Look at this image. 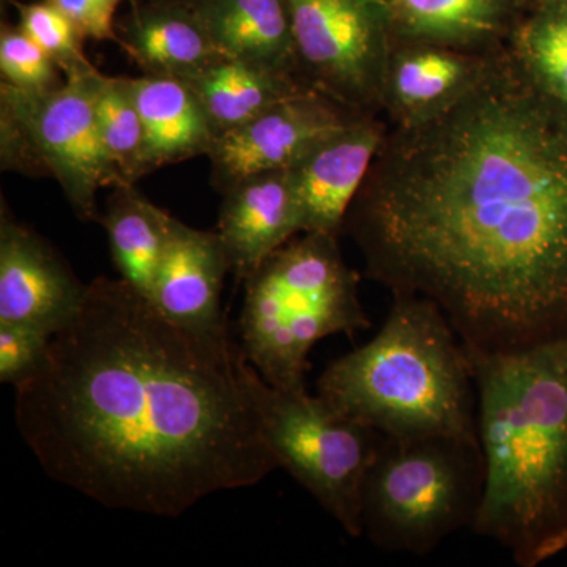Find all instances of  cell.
I'll use <instances>...</instances> for the list:
<instances>
[{
	"mask_svg": "<svg viewBox=\"0 0 567 567\" xmlns=\"http://www.w3.org/2000/svg\"><path fill=\"white\" fill-rule=\"evenodd\" d=\"M368 275L472 352L567 334V110L513 54L383 137L347 213Z\"/></svg>",
	"mask_w": 567,
	"mask_h": 567,
	"instance_id": "cell-1",
	"label": "cell"
},
{
	"mask_svg": "<svg viewBox=\"0 0 567 567\" xmlns=\"http://www.w3.org/2000/svg\"><path fill=\"white\" fill-rule=\"evenodd\" d=\"M246 361L227 331L186 330L123 279L99 278L14 386L18 429L48 476L100 505L182 516L279 468Z\"/></svg>",
	"mask_w": 567,
	"mask_h": 567,
	"instance_id": "cell-2",
	"label": "cell"
},
{
	"mask_svg": "<svg viewBox=\"0 0 567 567\" xmlns=\"http://www.w3.org/2000/svg\"><path fill=\"white\" fill-rule=\"evenodd\" d=\"M468 353L484 461L472 529L535 567L567 547V334Z\"/></svg>",
	"mask_w": 567,
	"mask_h": 567,
	"instance_id": "cell-3",
	"label": "cell"
},
{
	"mask_svg": "<svg viewBox=\"0 0 567 567\" xmlns=\"http://www.w3.org/2000/svg\"><path fill=\"white\" fill-rule=\"evenodd\" d=\"M317 393L342 416L395 442L480 445L472 357L427 298L394 295L379 333L328 365Z\"/></svg>",
	"mask_w": 567,
	"mask_h": 567,
	"instance_id": "cell-4",
	"label": "cell"
},
{
	"mask_svg": "<svg viewBox=\"0 0 567 567\" xmlns=\"http://www.w3.org/2000/svg\"><path fill=\"white\" fill-rule=\"evenodd\" d=\"M338 235L305 234L271 254L245 281L241 350L268 385L306 390L312 347L371 327Z\"/></svg>",
	"mask_w": 567,
	"mask_h": 567,
	"instance_id": "cell-5",
	"label": "cell"
},
{
	"mask_svg": "<svg viewBox=\"0 0 567 567\" xmlns=\"http://www.w3.org/2000/svg\"><path fill=\"white\" fill-rule=\"evenodd\" d=\"M483 491L480 445L386 439L365 477L364 535L382 550L424 557L472 527Z\"/></svg>",
	"mask_w": 567,
	"mask_h": 567,
	"instance_id": "cell-6",
	"label": "cell"
},
{
	"mask_svg": "<svg viewBox=\"0 0 567 567\" xmlns=\"http://www.w3.org/2000/svg\"><path fill=\"white\" fill-rule=\"evenodd\" d=\"M93 69L35 92L0 81V162L3 171L55 178L82 221L100 219V189L125 186L104 151L95 114L102 80Z\"/></svg>",
	"mask_w": 567,
	"mask_h": 567,
	"instance_id": "cell-7",
	"label": "cell"
},
{
	"mask_svg": "<svg viewBox=\"0 0 567 567\" xmlns=\"http://www.w3.org/2000/svg\"><path fill=\"white\" fill-rule=\"evenodd\" d=\"M245 379L279 466L352 537L364 535L363 492L385 436L331 409L308 390L268 385L246 361Z\"/></svg>",
	"mask_w": 567,
	"mask_h": 567,
	"instance_id": "cell-8",
	"label": "cell"
},
{
	"mask_svg": "<svg viewBox=\"0 0 567 567\" xmlns=\"http://www.w3.org/2000/svg\"><path fill=\"white\" fill-rule=\"evenodd\" d=\"M298 80L344 107L385 91L388 40L382 0H286Z\"/></svg>",
	"mask_w": 567,
	"mask_h": 567,
	"instance_id": "cell-9",
	"label": "cell"
},
{
	"mask_svg": "<svg viewBox=\"0 0 567 567\" xmlns=\"http://www.w3.org/2000/svg\"><path fill=\"white\" fill-rule=\"evenodd\" d=\"M353 121L346 107L320 93L306 91L218 134L208 159L219 192L251 175L289 169L301 156Z\"/></svg>",
	"mask_w": 567,
	"mask_h": 567,
	"instance_id": "cell-10",
	"label": "cell"
},
{
	"mask_svg": "<svg viewBox=\"0 0 567 567\" xmlns=\"http://www.w3.org/2000/svg\"><path fill=\"white\" fill-rule=\"evenodd\" d=\"M87 286L41 235L2 205L0 323H24L55 334L80 311Z\"/></svg>",
	"mask_w": 567,
	"mask_h": 567,
	"instance_id": "cell-11",
	"label": "cell"
},
{
	"mask_svg": "<svg viewBox=\"0 0 567 567\" xmlns=\"http://www.w3.org/2000/svg\"><path fill=\"white\" fill-rule=\"evenodd\" d=\"M383 133L353 118L289 167L303 234L338 235L371 171Z\"/></svg>",
	"mask_w": 567,
	"mask_h": 567,
	"instance_id": "cell-12",
	"label": "cell"
},
{
	"mask_svg": "<svg viewBox=\"0 0 567 567\" xmlns=\"http://www.w3.org/2000/svg\"><path fill=\"white\" fill-rule=\"evenodd\" d=\"M218 234L230 271L241 281L256 274L301 229L289 169L251 175L224 189Z\"/></svg>",
	"mask_w": 567,
	"mask_h": 567,
	"instance_id": "cell-13",
	"label": "cell"
},
{
	"mask_svg": "<svg viewBox=\"0 0 567 567\" xmlns=\"http://www.w3.org/2000/svg\"><path fill=\"white\" fill-rule=\"evenodd\" d=\"M229 271V260L216 230L194 229L175 219L148 300L186 330L224 333L227 322L221 311V292L224 276Z\"/></svg>",
	"mask_w": 567,
	"mask_h": 567,
	"instance_id": "cell-14",
	"label": "cell"
},
{
	"mask_svg": "<svg viewBox=\"0 0 567 567\" xmlns=\"http://www.w3.org/2000/svg\"><path fill=\"white\" fill-rule=\"evenodd\" d=\"M121 47L144 74L182 80L223 55L196 10L169 0H133Z\"/></svg>",
	"mask_w": 567,
	"mask_h": 567,
	"instance_id": "cell-15",
	"label": "cell"
},
{
	"mask_svg": "<svg viewBox=\"0 0 567 567\" xmlns=\"http://www.w3.org/2000/svg\"><path fill=\"white\" fill-rule=\"evenodd\" d=\"M391 32L439 47H472L516 31L532 0H382Z\"/></svg>",
	"mask_w": 567,
	"mask_h": 567,
	"instance_id": "cell-16",
	"label": "cell"
},
{
	"mask_svg": "<svg viewBox=\"0 0 567 567\" xmlns=\"http://www.w3.org/2000/svg\"><path fill=\"white\" fill-rule=\"evenodd\" d=\"M130 89L144 123L153 171L208 155L216 134L188 82L142 74L130 78Z\"/></svg>",
	"mask_w": 567,
	"mask_h": 567,
	"instance_id": "cell-17",
	"label": "cell"
},
{
	"mask_svg": "<svg viewBox=\"0 0 567 567\" xmlns=\"http://www.w3.org/2000/svg\"><path fill=\"white\" fill-rule=\"evenodd\" d=\"M185 81L203 104L216 136L245 125L290 96L309 91L292 71L226 55Z\"/></svg>",
	"mask_w": 567,
	"mask_h": 567,
	"instance_id": "cell-18",
	"label": "cell"
},
{
	"mask_svg": "<svg viewBox=\"0 0 567 567\" xmlns=\"http://www.w3.org/2000/svg\"><path fill=\"white\" fill-rule=\"evenodd\" d=\"M194 10L226 58L297 74L286 0H203Z\"/></svg>",
	"mask_w": 567,
	"mask_h": 567,
	"instance_id": "cell-19",
	"label": "cell"
},
{
	"mask_svg": "<svg viewBox=\"0 0 567 567\" xmlns=\"http://www.w3.org/2000/svg\"><path fill=\"white\" fill-rule=\"evenodd\" d=\"M100 221L121 279L151 298L173 234L174 216L156 207L136 186L125 185L112 188Z\"/></svg>",
	"mask_w": 567,
	"mask_h": 567,
	"instance_id": "cell-20",
	"label": "cell"
},
{
	"mask_svg": "<svg viewBox=\"0 0 567 567\" xmlns=\"http://www.w3.org/2000/svg\"><path fill=\"white\" fill-rule=\"evenodd\" d=\"M476 63L450 48L420 43L399 55L388 71L390 91L405 117L423 114L446 103L466 84Z\"/></svg>",
	"mask_w": 567,
	"mask_h": 567,
	"instance_id": "cell-21",
	"label": "cell"
},
{
	"mask_svg": "<svg viewBox=\"0 0 567 567\" xmlns=\"http://www.w3.org/2000/svg\"><path fill=\"white\" fill-rule=\"evenodd\" d=\"M95 114L104 151L125 185H136L144 175L152 173L153 167L130 78L102 74L96 89Z\"/></svg>",
	"mask_w": 567,
	"mask_h": 567,
	"instance_id": "cell-22",
	"label": "cell"
},
{
	"mask_svg": "<svg viewBox=\"0 0 567 567\" xmlns=\"http://www.w3.org/2000/svg\"><path fill=\"white\" fill-rule=\"evenodd\" d=\"M514 33V52L537 84L567 110V3L540 0Z\"/></svg>",
	"mask_w": 567,
	"mask_h": 567,
	"instance_id": "cell-23",
	"label": "cell"
},
{
	"mask_svg": "<svg viewBox=\"0 0 567 567\" xmlns=\"http://www.w3.org/2000/svg\"><path fill=\"white\" fill-rule=\"evenodd\" d=\"M20 14V28L55 62L63 78L76 76L95 69L84 52L80 29L48 0L13 2Z\"/></svg>",
	"mask_w": 567,
	"mask_h": 567,
	"instance_id": "cell-24",
	"label": "cell"
},
{
	"mask_svg": "<svg viewBox=\"0 0 567 567\" xmlns=\"http://www.w3.org/2000/svg\"><path fill=\"white\" fill-rule=\"evenodd\" d=\"M2 81L25 91L44 92L63 84L62 71L20 25L2 24L0 31Z\"/></svg>",
	"mask_w": 567,
	"mask_h": 567,
	"instance_id": "cell-25",
	"label": "cell"
},
{
	"mask_svg": "<svg viewBox=\"0 0 567 567\" xmlns=\"http://www.w3.org/2000/svg\"><path fill=\"white\" fill-rule=\"evenodd\" d=\"M54 334L24 323H0V382L21 385L43 365Z\"/></svg>",
	"mask_w": 567,
	"mask_h": 567,
	"instance_id": "cell-26",
	"label": "cell"
},
{
	"mask_svg": "<svg viewBox=\"0 0 567 567\" xmlns=\"http://www.w3.org/2000/svg\"><path fill=\"white\" fill-rule=\"evenodd\" d=\"M76 24L85 40L114 41L121 44L115 33V13L123 0H48Z\"/></svg>",
	"mask_w": 567,
	"mask_h": 567,
	"instance_id": "cell-27",
	"label": "cell"
},
{
	"mask_svg": "<svg viewBox=\"0 0 567 567\" xmlns=\"http://www.w3.org/2000/svg\"><path fill=\"white\" fill-rule=\"evenodd\" d=\"M169 2H177V3H183V6H188V7H196L197 3H200L203 2V0H169Z\"/></svg>",
	"mask_w": 567,
	"mask_h": 567,
	"instance_id": "cell-28",
	"label": "cell"
},
{
	"mask_svg": "<svg viewBox=\"0 0 567 567\" xmlns=\"http://www.w3.org/2000/svg\"><path fill=\"white\" fill-rule=\"evenodd\" d=\"M561 2H565V3H567V0H561Z\"/></svg>",
	"mask_w": 567,
	"mask_h": 567,
	"instance_id": "cell-29",
	"label": "cell"
}]
</instances>
